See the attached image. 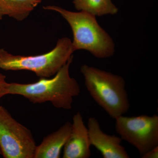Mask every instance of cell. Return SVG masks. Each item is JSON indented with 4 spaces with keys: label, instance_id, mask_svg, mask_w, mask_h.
<instances>
[{
    "label": "cell",
    "instance_id": "cell-1",
    "mask_svg": "<svg viewBox=\"0 0 158 158\" xmlns=\"http://www.w3.org/2000/svg\"><path fill=\"white\" fill-rule=\"evenodd\" d=\"M73 58L72 57L52 78H40L32 84L9 83V94L21 95L34 104L50 102L57 109L70 110L73 98L81 93L78 83L69 74Z\"/></svg>",
    "mask_w": 158,
    "mask_h": 158
},
{
    "label": "cell",
    "instance_id": "cell-2",
    "mask_svg": "<svg viewBox=\"0 0 158 158\" xmlns=\"http://www.w3.org/2000/svg\"><path fill=\"white\" fill-rule=\"evenodd\" d=\"M43 9L59 12L67 21L73 34L74 52L85 50L99 59L110 58L114 55V41L99 25L95 16L85 11L73 12L56 6H44Z\"/></svg>",
    "mask_w": 158,
    "mask_h": 158
},
{
    "label": "cell",
    "instance_id": "cell-3",
    "mask_svg": "<svg viewBox=\"0 0 158 158\" xmlns=\"http://www.w3.org/2000/svg\"><path fill=\"white\" fill-rule=\"evenodd\" d=\"M81 72L90 96L113 119L128 111L130 104L124 79L120 76L87 65Z\"/></svg>",
    "mask_w": 158,
    "mask_h": 158
},
{
    "label": "cell",
    "instance_id": "cell-4",
    "mask_svg": "<svg viewBox=\"0 0 158 158\" xmlns=\"http://www.w3.org/2000/svg\"><path fill=\"white\" fill-rule=\"evenodd\" d=\"M74 52L72 42L67 37L59 39L52 51L38 56H15L0 48V69L30 71L40 78H48L55 76L73 56Z\"/></svg>",
    "mask_w": 158,
    "mask_h": 158
},
{
    "label": "cell",
    "instance_id": "cell-5",
    "mask_svg": "<svg viewBox=\"0 0 158 158\" xmlns=\"http://www.w3.org/2000/svg\"><path fill=\"white\" fill-rule=\"evenodd\" d=\"M36 142L31 131L0 106V148L4 158H34Z\"/></svg>",
    "mask_w": 158,
    "mask_h": 158
},
{
    "label": "cell",
    "instance_id": "cell-6",
    "mask_svg": "<svg viewBox=\"0 0 158 158\" xmlns=\"http://www.w3.org/2000/svg\"><path fill=\"white\" fill-rule=\"evenodd\" d=\"M116 132L122 140L136 148L141 156L158 146V116L141 115L116 119Z\"/></svg>",
    "mask_w": 158,
    "mask_h": 158
},
{
    "label": "cell",
    "instance_id": "cell-7",
    "mask_svg": "<svg viewBox=\"0 0 158 158\" xmlns=\"http://www.w3.org/2000/svg\"><path fill=\"white\" fill-rule=\"evenodd\" d=\"M88 129L91 145L102 154L104 158H129L125 148L121 145L120 137L104 132L97 119L88 118Z\"/></svg>",
    "mask_w": 158,
    "mask_h": 158
},
{
    "label": "cell",
    "instance_id": "cell-8",
    "mask_svg": "<svg viewBox=\"0 0 158 158\" xmlns=\"http://www.w3.org/2000/svg\"><path fill=\"white\" fill-rule=\"evenodd\" d=\"M88 127L81 112L74 115L69 137L63 147V158H89L91 156Z\"/></svg>",
    "mask_w": 158,
    "mask_h": 158
},
{
    "label": "cell",
    "instance_id": "cell-9",
    "mask_svg": "<svg viewBox=\"0 0 158 158\" xmlns=\"http://www.w3.org/2000/svg\"><path fill=\"white\" fill-rule=\"evenodd\" d=\"M72 123L67 122L56 131L44 138L36 146L34 158H59L69 137Z\"/></svg>",
    "mask_w": 158,
    "mask_h": 158
},
{
    "label": "cell",
    "instance_id": "cell-10",
    "mask_svg": "<svg viewBox=\"0 0 158 158\" xmlns=\"http://www.w3.org/2000/svg\"><path fill=\"white\" fill-rule=\"evenodd\" d=\"M42 0H0V20L8 15L21 21L41 2Z\"/></svg>",
    "mask_w": 158,
    "mask_h": 158
},
{
    "label": "cell",
    "instance_id": "cell-11",
    "mask_svg": "<svg viewBox=\"0 0 158 158\" xmlns=\"http://www.w3.org/2000/svg\"><path fill=\"white\" fill-rule=\"evenodd\" d=\"M73 3L78 11H85L94 16L115 15L118 11L112 0H73Z\"/></svg>",
    "mask_w": 158,
    "mask_h": 158
},
{
    "label": "cell",
    "instance_id": "cell-12",
    "mask_svg": "<svg viewBox=\"0 0 158 158\" xmlns=\"http://www.w3.org/2000/svg\"><path fill=\"white\" fill-rule=\"evenodd\" d=\"M9 83L6 81V77L0 73V99L3 96L9 94Z\"/></svg>",
    "mask_w": 158,
    "mask_h": 158
},
{
    "label": "cell",
    "instance_id": "cell-13",
    "mask_svg": "<svg viewBox=\"0 0 158 158\" xmlns=\"http://www.w3.org/2000/svg\"><path fill=\"white\" fill-rule=\"evenodd\" d=\"M141 156L142 158H158V146L150 150Z\"/></svg>",
    "mask_w": 158,
    "mask_h": 158
},
{
    "label": "cell",
    "instance_id": "cell-14",
    "mask_svg": "<svg viewBox=\"0 0 158 158\" xmlns=\"http://www.w3.org/2000/svg\"><path fill=\"white\" fill-rule=\"evenodd\" d=\"M2 155V151H1V148H0V155Z\"/></svg>",
    "mask_w": 158,
    "mask_h": 158
}]
</instances>
